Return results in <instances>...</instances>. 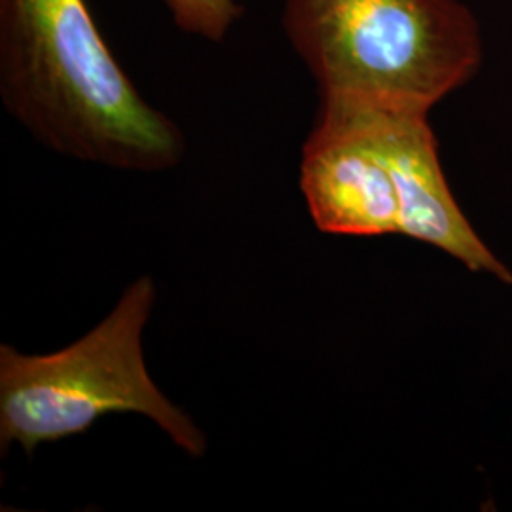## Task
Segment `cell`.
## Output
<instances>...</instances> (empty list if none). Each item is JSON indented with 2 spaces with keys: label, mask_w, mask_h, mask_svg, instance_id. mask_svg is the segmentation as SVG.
<instances>
[{
  "label": "cell",
  "mask_w": 512,
  "mask_h": 512,
  "mask_svg": "<svg viewBox=\"0 0 512 512\" xmlns=\"http://www.w3.org/2000/svg\"><path fill=\"white\" fill-rule=\"evenodd\" d=\"M300 190L311 220L325 234H399L397 184L372 107L321 99L302 148Z\"/></svg>",
  "instance_id": "277c9868"
},
{
  "label": "cell",
  "mask_w": 512,
  "mask_h": 512,
  "mask_svg": "<svg viewBox=\"0 0 512 512\" xmlns=\"http://www.w3.org/2000/svg\"><path fill=\"white\" fill-rule=\"evenodd\" d=\"M0 97L74 160L141 173L183 160V131L135 88L86 0H0Z\"/></svg>",
  "instance_id": "6da1fadb"
},
{
  "label": "cell",
  "mask_w": 512,
  "mask_h": 512,
  "mask_svg": "<svg viewBox=\"0 0 512 512\" xmlns=\"http://www.w3.org/2000/svg\"><path fill=\"white\" fill-rule=\"evenodd\" d=\"M173 23L192 37L219 44L241 18L236 0H162Z\"/></svg>",
  "instance_id": "8992f818"
},
{
  "label": "cell",
  "mask_w": 512,
  "mask_h": 512,
  "mask_svg": "<svg viewBox=\"0 0 512 512\" xmlns=\"http://www.w3.org/2000/svg\"><path fill=\"white\" fill-rule=\"evenodd\" d=\"M372 110L397 184L399 234L456 258L473 274L511 285V270L488 249L459 209L440 165L429 112Z\"/></svg>",
  "instance_id": "5b68a950"
},
{
  "label": "cell",
  "mask_w": 512,
  "mask_h": 512,
  "mask_svg": "<svg viewBox=\"0 0 512 512\" xmlns=\"http://www.w3.org/2000/svg\"><path fill=\"white\" fill-rule=\"evenodd\" d=\"M283 29L321 99L382 109L431 112L484 61L461 0H285Z\"/></svg>",
  "instance_id": "7a4b0ae2"
},
{
  "label": "cell",
  "mask_w": 512,
  "mask_h": 512,
  "mask_svg": "<svg viewBox=\"0 0 512 512\" xmlns=\"http://www.w3.org/2000/svg\"><path fill=\"white\" fill-rule=\"evenodd\" d=\"M158 298L150 275L137 277L109 315L71 346L29 355L0 346V446L33 456L42 444L84 435L110 414L158 425L186 456L207 452V435L152 380L143 332Z\"/></svg>",
  "instance_id": "3957f363"
}]
</instances>
